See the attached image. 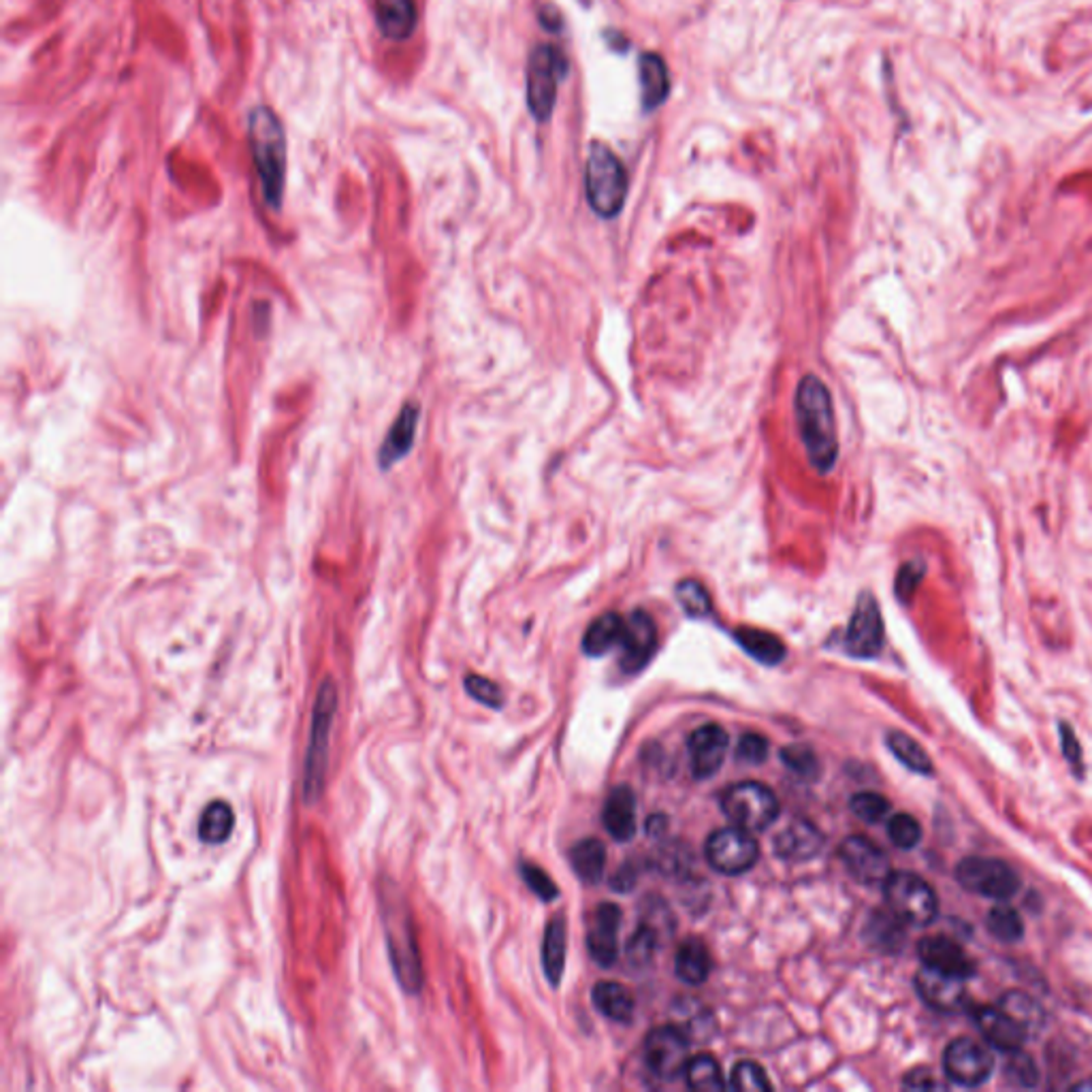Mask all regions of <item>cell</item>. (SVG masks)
<instances>
[{
	"instance_id": "obj_34",
	"label": "cell",
	"mask_w": 1092,
	"mask_h": 1092,
	"mask_svg": "<svg viewBox=\"0 0 1092 1092\" xmlns=\"http://www.w3.org/2000/svg\"><path fill=\"white\" fill-rule=\"evenodd\" d=\"M986 928L994 939L1003 943H1016L1022 939L1024 924L1020 914L1011 905L998 903L986 916Z\"/></svg>"
},
{
	"instance_id": "obj_3",
	"label": "cell",
	"mask_w": 1092,
	"mask_h": 1092,
	"mask_svg": "<svg viewBox=\"0 0 1092 1092\" xmlns=\"http://www.w3.org/2000/svg\"><path fill=\"white\" fill-rule=\"evenodd\" d=\"M248 141L265 203L280 210L286 186V135L276 111L261 105L250 111Z\"/></svg>"
},
{
	"instance_id": "obj_13",
	"label": "cell",
	"mask_w": 1092,
	"mask_h": 1092,
	"mask_svg": "<svg viewBox=\"0 0 1092 1092\" xmlns=\"http://www.w3.org/2000/svg\"><path fill=\"white\" fill-rule=\"evenodd\" d=\"M647 1067L661 1080H674L685 1073L689 1058V1042L685 1033L674 1026H661L648 1033L645 1042Z\"/></svg>"
},
{
	"instance_id": "obj_39",
	"label": "cell",
	"mask_w": 1092,
	"mask_h": 1092,
	"mask_svg": "<svg viewBox=\"0 0 1092 1092\" xmlns=\"http://www.w3.org/2000/svg\"><path fill=\"white\" fill-rule=\"evenodd\" d=\"M888 837L896 845V848L914 850V848H918V843L921 841V826L918 824L916 817L907 815V813H899L888 822Z\"/></svg>"
},
{
	"instance_id": "obj_18",
	"label": "cell",
	"mask_w": 1092,
	"mask_h": 1092,
	"mask_svg": "<svg viewBox=\"0 0 1092 1092\" xmlns=\"http://www.w3.org/2000/svg\"><path fill=\"white\" fill-rule=\"evenodd\" d=\"M918 954L924 967L937 969L958 980H969L975 975V962L962 950L960 943L947 937H926L918 945Z\"/></svg>"
},
{
	"instance_id": "obj_26",
	"label": "cell",
	"mask_w": 1092,
	"mask_h": 1092,
	"mask_svg": "<svg viewBox=\"0 0 1092 1092\" xmlns=\"http://www.w3.org/2000/svg\"><path fill=\"white\" fill-rule=\"evenodd\" d=\"M626 619L617 613H604L597 617L582 636V651L591 657H600L621 645Z\"/></svg>"
},
{
	"instance_id": "obj_4",
	"label": "cell",
	"mask_w": 1092,
	"mask_h": 1092,
	"mask_svg": "<svg viewBox=\"0 0 1092 1092\" xmlns=\"http://www.w3.org/2000/svg\"><path fill=\"white\" fill-rule=\"evenodd\" d=\"M628 171L606 143L593 141L584 165V194L595 216L613 220L628 199Z\"/></svg>"
},
{
	"instance_id": "obj_36",
	"label": "cell",
	"mask_w": 1092,
	"mask_h": 1092,
	"mask_svg": "<svg viewBox=\"0 0 1092 1092\" xmlns=\"http://www.w3.org/2000/svg\"><path fill=\"white\" fill-rule=\"evenodd\" d=\"M674 593H677V600L679 604L683 606V610L687 613V617H694V619H705L713 613V600L711 595L707 591L705 584H702L700 580L696 579H683L677 589H674Z\"/></svg>"
},
{
	"instance_id": "obj_47",
	"label": "cell",
	"mask_w": 1092,
	"mask_h": 1092,
	"mask_svg": "<svg viewBox=\"0 0 1092 1092\" xmlns=\"http://www.w3.org/2000/svg\"><path fill=\"white\" fill-rule=\"evenodd\" d=\"M736 758L745 764H762L769 758V740L762 734H745L738 740Z\"/></svg>"
},
{
	"instance_id": "obj_7",
	"label": "cell",
	"mask_w": 1092,
	"mask_h": 1092,
	"mask_svg": "<svg viewBox=\"0 0 1092 1092\" xmlns=\"http://www.w3.org/2000/svg\"><path fill=\"white\" fill-rule=\"evenodd\" d=\"M956 879L965 890L992 901H1007L1020 890V877L1007 862L996 857L971 855L956 866Z\"/></svg>"
},
{
	"instance_id": "obj_24",
	"label": "cell",
	"mask_w": 1092,
	"mask_h": 1092,
	"mask_svg": "<svg viewBox=\"0 0 1092 1092\" xmlns=\"http://www.w3.org/2000/svg\"><path fill=\"white\" fill-rule=\"evenodd\" d=\"M604 828L615 841H630L636 832V796L628 785L610 791L604 804Z\"/></svg>"
},
{
	"instance_id": "obj_45",
	"label": "cell",
	"mask_w": 1092,
	"mask_h": 1092,
	"mask_svg": "<svg viewBox=\"0 0 1092 1092\" xmlns=\"http://www.w3.org/2000/svg\"><path fill=\"white\" fill-rule=\"evenodd\" d=\"M924 570L926 566L921 562H907L901 570H899V577H896V595L901 597V602H909L912 600V595L916 593L918 584L921 582V579H924Z\"/></svg>"
},
{
	"instance_id": "obj_38",
	"label": "cell",
	"mask_w": 1092,
	"mask_h": 1092,
	"mask_svg": "<svg viewBox=\"0 0 1092 1092\" xmlns=\"http://www.w3.org/2000/svg\"><path fill=\"white\" fill-rule=\"evenodd\" d=\"M899 918L894 914H875V918L868 921V937L881 950H896L903 943V930L899 924Z\"/></svg>"
},
{
	"instance_id": "obj_33",
	"label": "cell",
	"mask_w": 1092,
	"mask_h": 1092,
	"mask_svg": "<svg viewBox=\"0 0 1092 1092\" xmlns=\"http://www.w3.org/2000/svg\"><path fill=\"white\" fill-rule=\"evenodd\" d=\"M888 747L894 753V758L901 764H905L909 771L920 775H932V760L916 738H912L905 732H890L888 734Z\"/></svg>"
},
{
	"instance_id": "obj_43",
	"label": "cell",
	"mask_w": 1092,
	"mask_h": 1092,
	"mask_svg": "<svg viewBox=\"0 0 1092 1092\" xmlns=\"http://www.w3.org/2000/svg\"><path fill=\"white\" fill-rule=\"evenodd\" d=\"M782 760L791 771L802 777H813L819 771V762L815 758V753L807 745H787L782 751Z\"/></svg>"
},
{
	"instance_id": "obj_5",
	"label": "cell",
	"mask_w": 1092,
	"mask_h": 1092,
	"mask_svg": "<svg viewBox=\"0 0 1092 1092\" xmlns=\"http://www.w3.org/2000/svg\"><path fill=\"white\" fill-rule=\"evenodd\" d=\"M337 711V687L331 679L322 681L314 702L309 725V745L304 766V796L306 802H316L322 794L324 775H327L329 736Z\"/></svg>"
},
{
	"instance_id": "obj_9",
	"label": "cell",
	"mask_w": 1092,
	"mask_h": 1092,
	"mask_svg": "<svg viewBox=\"0 0 1092 1092\" xmlns=\"http://www.w3.org/2000/svg\"><path fill=\"white\" fill-rule=\"evenodd\" d=\"M562 69L557 49L540 43L529 54L527 64V105L538 122H549L557 101V73Z\"/></svg>"
},
{
	"instance_id": "obj_22",
	"label": "cell",
	"mask_w": 1092,
	"mask_h": 1092,
	"mask_svg": "<svg viewBox=\"0 0 1092 1092\" xmlns=\"http://www.w3.org/2000/svg\"><path fill=\"white\" fill-rule=\"evenodd\" d=\"M639 80L645 111H653L664 105L670 97V73L666 60L655 51H647L639 58Z\"/></svg>"
},
{
	"instance_id": "obj_16",
	"label": "cell",
	"mask_w": 1092,
	"mask_h": 1092,
	"mask_svg": "<svg viewBox=\"0 0 1092 1092\" xmlns=\"http://www.w3.org/2000/svg\"><path fill=\"white\" fill-rule=\"evenodd\" d=\"M727 749V734L721 725H702L689 738V762L696 779H709L721 769Z\"/></svg>"
},
{
	"instance_id": "obj_19",
	"label": "cell",
	"mask_w": 1092,
	"mask_h": 1092,
	"mask_svg": "<svg viewBox=\"0 0 1092 1092\" xmlns=\"http://www.w3.org/2000/svg\"><path fill=\"white\" fill-rule=\"evenodd\" d=\"M619 921L621 912L613 903H602L591 916L587 930V947L597 965L610 967L619 954Z\"/></svg>"
},
{
	"instance_id": "obj_14",
	"label": "cell",
	"mask_w": 1092,
	"mask_h": 1092,
	"mask_svg": "<svg viewBox=\"0 0 1092 1092\" xmlns=\"http://www.w3.org/2000/svg\"><path fill=\"white\" fill-rule=\"evenodd\" d=\"M621 668L626 672H639L651 661L657 647V628L651 615L645 610H634L626 619L621 636Z\"/></svg>"
},
{
	"instance_id": "obj_51",
	"label": "cell",
	"mask_w": 1092,
	"mask_h": 1092,
	"mask_svg": "<svg viewBox=\"0 0 1092 1092\" xmlns=\"http://www.w3.org/2000/svg\"><path fill=\"white\" fill-rule=\"evenodd\" d=\"M1073 1090H1080V1092H1084V1090H1092V1080H1088V1082H1082V1084H1075V1086H1073Z\"/></svg>"
},
{
	"instance_id": "obj_40",
	"label": "cell",
	"mask_w": 1092,
	"mask_h": 1092,
	"mask_svg": "<svg viewBox=\"0 0 1092 1092\" xmlns=\"http://www.w3.org/2000/svg\"><path fill=\"white\" fill-rule=\"evenodd\" d=\"M657 939L659 934L653 924H643L632 934V939L628 943V956L636 967H645L647 962L653 958L657 950Z\"/></svg>"
},
{
	"instance_id": "obj_46",
	"label": "cell",
	"mask_w": 1092,
	"mask_h": 1092,
	"mask_svg": "<svg viewBox=\"0 0 1092 1092\" xmlns=\"http://www.w3.org/2000/svg\"><path fill=\"white\" fill-rule=\"evenodd\" d=\"M521 875L525 879V883L529 886V890L538 894L542 901H553L557 899V886L553 883V879L544 873L542 868L534 866V864H527L523 862L521 864Z\"/></svg>"
},
{
	"instance_id": "obj_27",
	"label": "cell",
	"mask_w": 1092,
	"mask_h": 1092,
	"mask_svg": "<svg viewBox=\"0 0 1092 1092\" xmlns=\"http://www.w3.org/2000/svg\"><path fill=\"white\" fill-rule=\"evenodd\" d=\"M734 641L745 648V651L762 661L766 666L782 664L785 657V645L782 639H777L775 634L756 630V628H738L734 630Z\"/></svg>"
},
{
	"instance_id": "obj_42",
	"label": "cell",
	"mask_w": 1092,
	"mask_h": 1092,
	"mask_svg": "<svg viewBox=\"0 0 1092 1092\" xmlns=\"http://www.w3.org/2000/svg\"><path fill=\"white\" fill-rule=\"evenodd\" d=\"M730 1086L736 1090H771V1082L756 1062H738L730 1075Z\"/></svg>"
},
{
	"instance_id": "obj_31",
	"label": "cell",
	"mask_w": 1092,
	"mask_h": 1092,
	"mask_svg": "<svg viewBox=\"0 0 1092 1092\" xmlns=\"http://www.w3.org/2000/svg\"><path fill=\"white\" fill-rule=\"evenodd\" d=\"M236 828V813L225 800H214L205 807L199 822V839L207 845L225 843Z\"/></svg>"
},
{
	"instance_id": "obj_25",
	"label": "cell",
	"mask_w": 1092,
	"mask_h": 1092,
	"mask_svg": "<svg viewBox=\"0 0 1092 1092\" xmlns=\"http://www.w3.org/2000/svg\"><path fill=\"white\" fill-rule=\"evenodd\" d=\"M822 845H824L822 832H819L813 824L794 822L785 830L779 832V837L775 841V852L782 857H785V860L800 862L817 855L819 850H822Z\"/></svg>"
},
{
	"instance_id": "obj_37",
	"label": "cell",
	"mask_w": 1092,
	"mask_h": 1092,
	"mask_svg": "<svg viewBox=\"0 0 1092 1092\" xmlns=\"http://www.w3.org/2000/svg\"><path fill=\"white\" fill-rule=\"evenodd\" d=\"M1003 1073L1013 1086L1020 1088H1035L1039 1084V1069L1035 1060L1026 1055L1022 1048L1007 1052V1060Z\"/></svg>"
},
{
	"instance_id": "obj_28",
	"label": "cell",
	"mask_w": 1092,
	"mask_h": 1092,
	"mask_svg": "<svg viewBox=\"0 0 1092 1092\" xmlns=\"http://www.w3.org/2000/svg\"><path fill=\"white\" fill-rule=\"evenodd\" d=\"M593 1003L606 1018L628 1022L634 1013V996L619 982H600L593 988Z\"/></svg>"
},
{
	"instance_id": "obj_12",
	"label": "cell",
	"mask_w": 1092,
	"mask_h": 1092,
	"mask_svg": "<svg viewBox=\"0 0 1092 1092\" xmlns=\"http://www.w3.org/2000/svg\"><path fill=\"white\" fill-rule=\"evenodd\" d=\"M883 648V619L873 593L857 595L853 615L845 632V651L853 657H877Z\"/></svg>"
},
{
	"instance_id": "obj_48",
	"label": "cell",
	"mask_w": 1092,
	"mask_h": 1092,
	"mask_svg": "<svg viewBox=\"0 0 1092 1092\" xmlns=\"http://www.w3.org/2000/svg\"><path fill=\"white\" fill-rule=\"evenodd\" d=\"M1060 747H1062V756L1067 758V762L1071 764L1073 773L1082 775L1084 771V756H1082V747H1080V740H1077L1075 732L1071 730V727L1067 723H1060Z\"/></svg>"
},
{
	"instance_id": "obj_50",
	"label": "cell",
	"mask_w": 1092,
	"mask_h": 1092,
	"mask_svg": "<svg viewBox=\"0 0 1092 1092\" xmlns=\"http://www.w3.org/2000/svg\"><path fill=\"white\" fill-rule=\"evenodd\" d=\"M907 1088H914V1090H939L943 1088V1084L934 1077V1073L926 1067H920V1069H914L909 1071L905 1075V1082H903Z\"/></svg>"
},
{
	"instance_id": "obj_29",
	"label": "cell",
	"mask_w": 1092,
	"mask_h": 1092,
	"mask_svg": "<svg viewBox=\"0 0 1092 1092\" xmlns=\"http://www.w3.org/2000/svg\"><path fill=\"white\" fill-rule=\"evenodd\" d=\"M542 962H544L546 978H549L553 986H557L559 980H562L564 965H566V924L562 916L553 918L549 921V926H546Z\"/></svg>"
},
{
	"instance_id": "obj_20",
	"label": "cell",
	"mask_w": 1092,
	"mask_h": 1092,
	"mask_svg": "<svg viewBox=\"0 0 1092 1092\" xmlns=\"http://www.w3.org/2000/svg\"><path fill=\"white\" fill-rule=\"evenodd\" d=\"M965 980L952 978L937 969L924 967L916 978V988L920 998L937 1011H956L965 1003Z\"/></svg>"
},
{
	"instance_id": "obj_6",
	"label": "cell",
	"mask_w": 1092,
	"mask_h": 1092,
	"mask_svg": "<svg viewBox=\"0 0 1092 1092\" xmlns=\"http://www.w3.org/2000/svg\"><path fill=\"white\" fill-rule=\"evenodd\" d=\"M883 896H886L890 912L905 924L928 926L937 918L939 903L932 888L924 879L907 870L892 873L883 881Z\"/></svg>"
},
{
	"instance_id": "obj_44",
	"label": "cell",
	"mask_w": 1092,
	"mask_h": 1092,
	"mask_svg": "<svg viewBox=\"0 0 1092 1092\" xmlns=\"http://www.w3.org/2000/svg\"><path fill=\"white\" fill-rule=\"evenodd\" d=\"M465 692L485 707L500 709L504 705V696L500 692V687L485 677H478V674L465 677Z\"/></svg>"
},
{
	"instance_id": "obj_49",
	"label": "cell",
	"mask_w": 1092,
	"mask_h": 1092,
	"mask_svg": "<svg viewBox=\"0 0 1092 1092\" xmlns=\"http://www.w3.org/2000/svg\"><path fill=\"white\" fill-rule=\"evenodd\" d=\"M1003 1009L1009 1013L1011 1018H1016L1024 1029L1033 1022V1016H1037V1007L1031 998H1026L1022 994H1009L1003 998Z\"/></svg>"
},
{
	"instance_id": "obj_1",
	"label": "cell",
	"mask_w": 1092,
	"mask_h": 1092,
	"mask_svg": "<svg viewBox=\"0 0 1092 1092\" xmlns=\"http://www.w3.org/2000/svg\"><path fill=\"white\" fill-rule=\"evenodd\" d=\"M794 412L809 463L817 474H828L839 459V432L830 388L819 375H802L794 395Z\"/></svg>"
},
{
	"instance_id": "obj_17",
	"label": "cell",
	"mask_w": 1092,
	"mask_h": 1092,
	"mask_svg": "<svg viewBox=\"0 0 1092 1092\" xmlns=\"http://www.w3.org/2000/svg\"><path fill=\"white\" fill-rule=\"evenodd\" d=\"M971 1016L975 1024H978V1031L992 1048L1007 1055V1052L1024 1046L1026 1029L1016 1018H1011L1003 1007H975Z\"/></svg>"
},
{
	"instance_id": "obj_10",
	"label": "cell",
	"mask_w": 1092,
	"mask_h": 1092,
	"mask_svg": "<svg viewBox=\"0 0 1092 1092\" xmlns=\"http://www.w3.org/2000/svg\"><path fill=\"white\" fill-rule=\"evenodd\" d=\"M994 1058L984 1044L971 1037H960L945 1048L943 1071L945 1077L962 1088H978L990 1080Z\"/></svg>"
},
{
	"instance_id": "obj_11",
	"label": "cell",
	"mask_w": 1092,
	"mask_h": 1092,
	"mask_svg": "<svg viewBox=\"0 0 1092 1092\" xmlns=\"http://www.w3.org/2000/svg\"><path fill=\"white\" fill-rule=\"evenodd\" d=\"M707 857L715 870L725 875H740L758 862V843L745 828H721L707 841Z\"/></svg>"
},
{
	"instance_id": "obj_41",
	"label": "cell",
	"mask_w": 1092,
	"mask_h": 1092,
	"mask_svg": "<svg viewBox=\"0 0 1092 1092\" xmlns=\"http://www.w3.org/2000/svg\"><path fill=\"white\" fill-rule=\"evenodd\" d=\"M852 811L866 824H877L890 811V802L875 791H862L852 798Z\"/></svg>"
},
{
	"instance_id": "obj_32",
	"label": "cell",
	"mask_w": 1092,
	"mask_h": 1092,
	"mask_svg": "<svg viewBox=\"0 0 1092 1092\" xmlns=\"http://www.w3.org/2000/svg\"><path fill=\"white\" fill-rule=\"evenodd\" d=\"M570 860H572V866H575V870H577V875L582 881L595 883V881H600L604 877L606 850L597 839L579 841L570 852Z\"/></svg>"
},
{
	"instance_id": "obj_15",
	"label": "cell",
	"mask_w": 1092,
	"mask_h": 1092,
	"mask_svg": "<svg viewBox=\"0 0 1092 1092\" xmlns=\"http://www.w3.org/2000/svg\"><path fill=\"white\" fill-rule=\"evenodd\" d=\"M841 857L850 873L866 886H877L892 875L888 855L866 837H850L841 845Z\"/></svg>"
},
{
	"instance_id": "obj_35",
	"label": "cell",
	"mask_w": 1092,
	"mask_h": 1092,
	"mask_svg": "<svg viewBox=\"0 0 1092 1092\" xmlns=\"http://www.w3.org/2000/svg\"><path fill=\"white\" fill-rule=\"evenodd\" d=\"M685 1080H687L689 1088L702 1090V1092L723 1090L725 1088V1080L721 1075L719 1062L715 1060L713 1057H707V1055H700V1057H696V1058H692L687 1062Z\"/></svg>"
},
{
	"instance_id": "obj_23",
	"label": "cell",
	"mask_w": 1092,
	"mask_h": 1092,
	"mask_svg": "<svg viewBox=\"0 0 1092 1092\" xmlns=\"http://www.w3.org/2000/svg\"><path fill=\"white\" fill-rule=\"evenodd\" d=\"M374 13L380 33L393 41H406L419 22L414 0H374Z\"/></svg>"
},
{
	"instance_id": "obj_21",
	"label": "cell",
	"mask_w": 1092,
	"mask_h": 1092,
	"mask_svg": "<svg viewBox=\"0 0 1092 1092\" xmlns=\"http://www.w3.org/2000/svg\"><path fill=\"white\" fill-rule=\"evenodd\" d=\"M419 419H421V408L416 406L414 401H408V404L401 408L393 427L388 429V434L380 446L378 461L382 470H388L391 465L399 463L412 450L416 440V429H419Z\"/></svg>"
},
{
	"instance_id": "obj_30",
	"label": "cell",
	"mask_w": 1092,
	"mask_h": 1092,
	"mask_svg": "<svg viewBox=\"0 0 1092 1092\" xmlns=\"http://www.w3.org/2000/svg\"><path fill=\"white\" fill-rule=\"evenodd\" d=\"M674 967H677V975L685 984L698 986L702 982H707L711 973V956L707 945L700 939H687L679 947Z\"/></svg>"
},
{
	"instance_id": "obj_2",
	"label": "cell",
	"mask_w": 1092,
	"mask_h": 1092,
	"mask_svg": "<svg viewBox=\"0 0 1092 1092\" xmlns=\"http://www.w3.org/2000/svg\"><path fill=\"white\" fill-rule=\"evenodd\" d=\"M378 901L393 973L406 992L416 994L423 988V965L408 903L391 881L378 888Z\"/></svg>"
},
{
	"instance_id": "obj_8",
	"label": "cell",
	"mask_w": 1092,
	"mask_h": 1092,
	"mask_svg": "<svg viewBox=\"0 0 1092 1092\" xmlns=\"http://www.w3.org/2000/svg\"><path fill=\"white\" fill-rule=\"evenodd\" d=\"M721 809L732 819L734 826L756 832L766 830L775 822L779 815V802L764 784L745 782L736 784L725 791L721 798Z\"/></svg>"
}]
</instances>
